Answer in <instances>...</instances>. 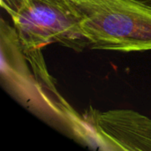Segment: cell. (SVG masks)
<instances>
[{
	"mask_svg": "<svg viewBox=\"0 0 151 151\" xmlns=\"http://www.w3.org/2000/svg\"><path fill=\"white\" fill-rule=\"evenodd\" d=\"M80 18L89 49L151 50V4L138 0H66Z\"/></svg>",
	"mask_w": 151,
	"mask_h": 151,
	"instance_id": "6da1fadb",
	"label": "cell"
},
{
	"mask_svg": "<svg viewBox=\"0 0 151 151\" xmlns=\"http://www.w3.org/2000/svg\"><path fill=\"white\" fill-rule=\"evenodd\" d=\"M10 17L23 49L51 43L75 52L89 48L80 18L66 0H20L18 10Z\"/></svg>",
	"mask_w": 151,
	"mask_h": 151,
	"instance_id": "7a4b0ae2",
	"label": "cell"
},
{
	"mask_svg": "<svg viewBox=\"0 0 151 151\" xmlns=\"http://www.w3.org/2000/svg\"><path fill=\"white\" fill-rule=\"evenodd\" d=\"M88 123L100 142V150L151 151V119L131 109L91 110Z\"/></svg>",
	"mask_w": 151,
	"mask_h": 151,
	"instance_id": "3957f363",
	"label": "cell"
},
{
	"mask_svg": "<svg viewBox=\"0 0 151 151\" xmlns=\"http://www.w3.org/2000/svg\"><path fill=\"white\" fill-rule=\"evenodd\" d=\"M0 3L2 8L5 10L9 15H12L18 10L20 0H0Z\"/></svg>",
	"mask_w": 151,
	"mask_h": 151,
	"instance_id": "277c9868",
	"label": "cell"
},
{
	"mask_svg": "<svg viewBox=\"0 0 151 151\" xmlns=\"http://www.w3.org/2000/svg\"><path fill=\"white\" fill-rule=\"evenodd\" d=\"M138 1L143 2V3H145V4H151V0H138Z\"/></svg>",
	"mask_w": 151,
	"mask_h": 151,
	"instance_id": "5b68a950",
	"label": "cell"
}]
</instances>
